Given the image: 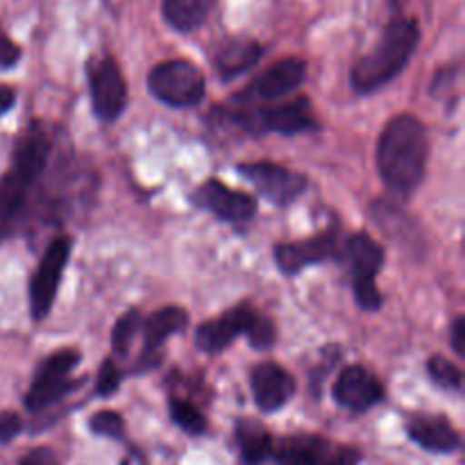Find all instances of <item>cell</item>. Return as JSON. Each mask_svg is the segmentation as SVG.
Returning a JSON list of instances; mask_svg holds the SVG:
<instances>
[{"label": "cell", "instance_id": "4dcf8cb0", "mask_svg": "<svg viewBox=\"0 0 465 465\" xmlns=\"http://www.w3.org/2000/svg\"><path fill=\"white\" fill-rule=\"evenodd\" d=\"M452 348L459 357H465V318L459 316L452 325Z\"/></svg>", "mask_w": 465, "mask_h": 465}, {"label": "cell", "instance_id": "5b68a950", "mask_svg": "<svg viewBox=\"0 0 465 465\" xmlns=\"http://www.w3.org/2000/svg\"><path fill=\"white\" fill-rule=\"evenodd\" d=\"M234 125L252 132V134H263V132H277V134H302V132L318 130L316 114H313L309 98L291 100L284 104H268V107H254V104H243V107L227 112Z\"/></svg>", "mask_w": 465, "mask_h": 465}, {"label": "cell", "instance_id": "277c9868", "mask_svg": "<svg viewBox=\"0 0 465 465\" xmlns=\"http://www.w3.org/2000/svg\"><path fill=\"white\" fill-rule=\"evenodd\" d=\"M241 334L248 336L250 345L257 350H268L275 343V325L250 304H241L213 321L203 322L195 330V343L203 352L216 354Z\"/></svg>", "mask_w": 465, "mask_h": 465}, {"label": "cell", "instance_id": "30bf717a", "mask_svg": "<svg viewBox=\"0 0 465 465\" xmlns=\"http://www.w3.org/2000/svg\"><path fill=\"white\" fill-rule=\"evenodd\" d=\"M241 175L272 204H291L307 189V177L272 162H250L239 166Z\"/></svg>", "mask_w": 465, "mask_h": 465}, {"label": "cell", "instance_id": "6da1fadb", "mask_svg": "<svg viewBox=\"0 0 465 465\" xmlns=\"http://www.w3.org/2000/svg\"><path fill=\"white\" fill-rule=\"evenodd\" d=\"M430 141L427 130L411 114H400L386 123L377 143V166L386 184L398 193H413L427 173Z\"/></svg>", "mask_w": 465, "mask_h": 465}, {"label": "cell", "instance_id": "f546056e", "mask_svg": "<svg viewBox=\"0 0 465 465\" xmlns=\"http://www.w3.org/2000/svg\"><path fill=\"white\" fill-rule=\"evenodd\" d=\"M18 431H21V418L12 411L0 413V445L9 443L12 439H16Z\"/></svg>", "mask_w": 465, "mask_h": 465}, {"label": "cell", "instance_id": "8fae6325", "mask_svg": "<svg viewBox=\"0 0 465 465\" xmlns=\"http://www.w3.org/2000/svg\"><path fill=\"white\" fill-rule=\"evenodd\" d=\"M89 86L94 112L100 121L112 123L125 112L127 104V84L121 68L112 57L98 59L89 68Z\"/></svg>", "mask_w": 465, "mask_h": 465}, {"label": "cell", "instance_id": "d4e9b609", "mask_svg": "<svg viewBox=\"0 0 465 465\" xmlns=\"http://www.w3.org/2000/svg\"><path fill=\"white\" fill-rule=\"evenodd\" d=\"M141 325V313L136 309H130L127 313H123L116 321L112 331V345L118 354H125L130 350L132 341H134L136 331H139Z\"/></svg>", "mask_w": 465, "mask_h": 465}, {"label": "cell", "instance_id": "d6986e66", "mask_svg": "<svg viewBox=\"0 0 465 465\" xmlns=\"http://www.w3.org/2000/svg\"><path fill=\"white\" fill-rule=\"evenodd\" d=\"M263 48L252 39H232L223 44L213 54V66L221 80H234L262 59Z\"/></svg>", "mask_w": 465, "mask_h": 465}, {"label": "cell", "instance_id": "ba28073f", "mask_svg": "<svg viewBox=\"0 0 465 465\" xmlns=\"http://www.w3.org/2000/svg\"><path fill=\"white\" fill-rule=\"evenodd\" d=\"M77 363H80L77 350H59V352L45 357L36 371L30 391L25 393L27 411H44V409L59 402L64 395L71 393L75 389V381H71V372Z\"/></svg>", "mask_w": 465, "mask_h": 465}, {"label": "cell", "instance_id": "e0dca14e", "mask_svg": "<svg viewBox=\"0 0 465 465\" xmlns=\"http://www.w3.org/2000/svg\"><path fill=\"white\" fill-rule=\"evenodd\" d=\"M407 434L427 452L452 454L461 448V436L443 416H413L407 422Z\"/></svg>", "mask_w": 465, "mask_h": 465}, {"label": "cell", "instance_id": "4fadbf2b", "mask_svg": "<svg viewBox=\"0 0 465 465\" xmlns=\"http://www.w3.org/2000/svg\"><path fill=\"white\" fill-rule=\"evenodd\" d=\"M204 212L213 213L225 223H248L257 213V200L243 191H234L218 180H207L191 195Z\"/></svg>", "mask_w": 465, "mask_h": 465}, {"label": "cell", "instance_id": "44dd1931", "mask_svg": "<svg viewBox=\"0 0 465 465\" xmlns=\"http://www.w3.org/2000/svg\"><path fill=\"white\" fill-rule=\"evenodd\" d=\"M272 436L262 422L239 420L236 425V445L241 450V459L245 465H259L271 457Z\"/></svg>", "mask_w": 465, "mask_h": 465}, {"label": "cell", "instance_id": "8992f818", "mask_svg": "<svg viewBox=\"0 0 465 465\" xmlns=\"http://www.w3.org/2000/svg\"><path fill=\"white\" fill-rule=\"evenodd\" d=\"M275 465H359L361 454L348 445H336L316 434H295L272 440Z\"/></svg>", "mask_w": 465, "mask_h": 465}, {"label": "cell", "instance_id": "2e32d148", "mask_svg": "<svg viewBox=\"0 0 465 465\" xmlns=\"http://www.w3.org/2000/svg\"><path fill=\"white\" fill-rule=\"evenodd\" d=\"M252 395L263 413L280 411L295 395V380L289 371L277 363H259L252 371Z\"/></svg>", "mask_w": 465, "mask_h": 465}, {"label": "cell", "instance_id": "1f68e13d", "mask_svg": "<svg viewBox=\"0 0 465 465\" xmlns=\"http://www.w3.org/2000/svg\"><path fill=\"white\" fill-rule=\"evenodd\" d=\"M21 465H57V463H54V457L50 450L39 448V450H35V452L27 454V457L23 459Z\"/></svg>", "mask_w": 465, "mask_h": 465}, {"label": "cell", "instance_id": "ac0fdd59", "mask_svg": "<svg viewBox=\"0 0 465 465\" xmlns=\"http://www.w3.org/2000/svg\"><path fill=\"white\" fill-rule=\"evenodd\" d=\"M343 257L354 284L375 282L377 272L384 266V250H381V245L372 236L363 234V232L361 234H354L345 243Z\"/></svg>", "mask_w": 465, "mask_h": 465}, {"label": "cell", "instance_id": "7c38bea8", "mask_svg": "<svg viewBox=\"0 0 465 465\" xmlns=\"http://www.w3.org/2000/svg\"><path fill=\"white\" fill-rule=\"evenodd\" d=\"M307 77V62L300 57H286L272 64L268 71L254 82H250L248 89L239 95V103L254 104V103H272L282 100L289 94H293Z\"/></svg>", "mask_w": 465, "mask_h": 465}, {"label": "cell", "instance_id": "9a60e30c", "mask_svg": "<svg viewBox=\"0 0 465 465\" xmlns=\"http://www.w3.org/2000/svg\"><path fill=\"white\" fill-rule=\"evenodd\" d=\"M334 400L343 409L363 413L384 400V386L363 366H348L336 380Z\"/></svg>", "mask_w": 465, "mask_h": 465}, {"label": "cell", "instance_id": "7a4b0ae2", "mask_svg": "<svg viewBox=\"0 0 465 465\" xmlns=\"http://www.w3.org/2000/svg\"><path fill=\"white\" fill-rule=\"evenodd\" d=\"M420 30L413 18H395L372 53L359 59L352 68V89L357 94H372L398 77L416 53Z\"/></svg>", "mask_w": 465, "mask_h": 465}, {"label": "cell", "instance_id": "484cf974", "mask_svg": "<svg viewBox=\"0 0 465 465\" xmlns=\"http://www.w3.org/2000/svg\"><path fill=\"white\" fill-rule=\"evenodd\" d=\"M89 430L95 436H104V439L121 440L125 439V420H123L121 413L116 411H98L91 416Z\"/></svg>", "mask_w": 465, "mask_h": 465}, {"label": "cell", "instance_id": "3957f363", "mask_svg": "<svg viewBox=\"0 0 465 465\" xmlns=\"http://www.w3.org/2000/svg\"><path fill=\"white\" fill-rule=\"evenodd\" d=\"M50 154V141L39 127H32L14 150V168L0 177V234L18 216L30 189L45 171Z\"/></svg>", "mask_w": 465, "mask_h": 465}, {"label": "cell", "instance_id": "83f0119b", "mask_svg": "<svg viewBox=\"0 0 465 465\" xmlns=\"http://www.w3.org/2000/svg\"><path fill=\"white\" fill-rule=\"evenodd\" d=\"M354 298H357L359 307L363 312H377L381 307V293L377 291L375 282H363V284H354Z\"/></svg>", "mask_w": 465, "mask_h": 465}, {"label": "cell", "instance_id": "4316f807", "mask_svg": "<svg viewBox=\"0 0 465 465\" xmlns=\"http://www.w3.org/2000/svg\"><path fill=\"white\" fill-rule=\"evenodd\" d=\"M121 371L116 368L114 361H104L100 366V375H98V386H95V393L103 395V398H109L112 393H116V389L121 386Z\"/></svg>", "mask_w": 465, "mask_h": 465}, {"label": "cell", "instance_id": "d6a6232c", "mask_svg": "<svg viewBox=\"0 0 465 465\" xmlns=\"http://www.w3.org/2000/svg\"><path fill=\"white\" fill-rule=\"evenodd\" d=\"M14 100H16V91L7 84H0V116L14 107Z\"/></svg>", "mask_w": 465, "mask_h": 465}, {"label": "cell", "instance_id": "9c48e42d", "mask_svg": "<svg viewBox=\"0 0 465 465\" xmlns=\"http://www.w3.org/2000/svg\"><path fill=\"white\" fill-rule=\"evenodd\" d=\"M73 241L68 236H59L45 248L44 259L30 280V309L32 318L36 322L44 321L53 309L54 298H57L59 282H62L64 268H66L68 257H71Z\"/></svg>", "mask_w": 465, "mask_h": 465}, {"label": "cell", "instance_id": "603a6c76", "mask_svg": "<svg viewBox=\"0 0 465 465\" xmlns=\"http://www.w3.org/2000/svg\"><path fill=\"white\" fill-rule=\"evenodd\" d=\"M168 407H171L173 422H175L180 430H184L186 434L200 436V434H204V431H207V427H209L207 418H204V413L200 411V409L195 407L193 402H186V400L173 398Z\"/></svg>", "mask_w": 465, "mask_h": 465}, {"label": "cell", "instance_id": "cb8c5ba5", "mask_svg": "<svg viewBox=\"0 0 465 465\" xmlns=\"http://www.w3.org/2000/svg\"><path fill=\"white\" fill-rule=\"evenodd\" d=\"M427 372H430L431 381H434V384H439L440 389L457 391V393L463 389L461 368H459L457 363L448 361V359L439 357V354L427 361Z\"/></svg>", "mask_w": 465, "mask_h": 465}, {"label": "cell", "instance_id": "52a82bcc", "mask_svg": "<svg viewBox=\"0 0 465 465\" xmlns=\"http://www.w3.org/2000/svg\"><path fill=\"white\" fill-rule=\"evenodd\" d=\"M148 89L168 107H193L204 98V75L186 59H171L150 71Z\"/></svg>", "mask_w": 465, "mask_h": 465}, {"label": "cell", "instance_id": "5bb4252c", "mask_svg": "<svg viewBox=\"0 0 465 465\" xmlns=\"http://www.w3.org/2000/svg\"><path fill=\"white\" fill-rule=\"evenodd\" d=\"M339 252V234L336 230H327L309 239L293 241V243H280L275 248V262L284 275H295L313 263L336 259Z\"/></svg>", "mask_w": 465, "mask_h": 465}, {"label": "cell", "instance_id": "f1b7e54d", "mask_svg": "<svg viewBox=\"0 0 465 465\" xmlns=\"http://www.w3.org/2000/svg\"><path fill=\"white\" fill-rule=\"evenodd\" d=\"M18 59H21V48L0 27V68L16 66Z\"/></svg>", "mask_w": 465, "mask_h": 465}, {"label": "cell", "instance_id": "ffe728a7", "mask_svg": "<svg viewBox=\"0 0 465 465\" xmlns=\"http://www.w3.org/2000/svg\"><path fill=\"white\" fill-rule=\"evenodd\" d=\"M189 325V313L182 307H163L154 312L153 316L145 318L143 322V341H145V354L157 352L163 345L168 336L177 334Z\"/></svg>", "mask_w": 465, "mask_h": 465}, {"label": "cell", "instance_id": "7402d4cb", "mask_svg": "<svg viewBox=\"0 0 465 465\" xmlns=\"http://www.w3.org/2000/svg\"><path fill=\"white\" fill-rule=\"evenodd\" d=\"M213 0H163V18L177 32H193L207 21Z\"/></svg>", "mask_w": 465, "mask_h": 465}]
</instances>
